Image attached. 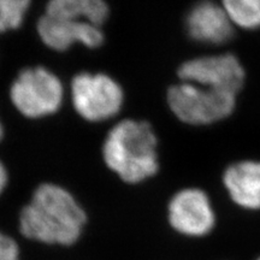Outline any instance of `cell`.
<instances>
[{
    "label": "cell",
    "mask_w": 260,
    "mask_h": 260,
    "mask_svg": "<svg viewBox=\"0 0 260 260\" xmlns=\"http://www.w3.org/2000/svg\"><path fill=\"white\" fill-rule=\"evenodd\" d=\"M187 30L194 40L220 45L232 38L234 24L222 5L204 0L188 14Z\"/></svg>",
    "instance_id": "9c48e42d"
},
{
    "label": "cell",
    "mask_w": 260,
    "mask_h": 260,
    "mask_svg": "<svg viewBox=\"0 0 260 260\" xmlns=\"http://www.w3.org/2000/svg\"><path fill=\"white\" fill-rule=\"evenodd\" d=\"M107 5L104 0H50L47 16L69 21L87 22L99 27L107 17Z\"/></svg>",
    "instance_id": "8fae6325"
},
{
    "label": "cell",
    "mask_w": 260,
    "mask_h": 260,
    "mask_svg": "<svg viewBox=\"0 0 260 260\" xmlns=\"http://www.w3.org/2000/svg\"><path fill=\"white\" fill-rule=\"evenodd\" d=\"M169 222L186 236L201 237L213 230L216 216L205 191L188 188L175 195L169 205Z\"/></svg>",
    "instance_id": "52a82bcc"
},
{
    "label": "cell",
    "mask_w": 260,
    "mask_h": 260,
    "mask_svg": "<svg viewBox=\"0 0 260 260\" xmlns=\"http://www.w3.org/2000/svg\"><path fill=\"white\" fill-rule=\"evenodd\" d=\"M6 182H8V175H6V170L4 165L0 162V193L4 189L6 186Z\"/></svg>",
    "instance_id": "9a60e30c"
},
{
    "label": "cell",
    "mask_w": 260,
    "mask_h": 260,
    "mask_svg": "<svg viewBox=\"0 0 260 260\" xmlns=\"http://www.w3.org/2000/svg\"><path fill=\"white\" fill-rule=\"evenodd\" d=\"M168 103L171 111L182 122L195 125L210 124L233 112L236 94L182 81L169 89Z\"/></svg>",
    "instance_id": "3957f363"
},
{
    "label": "cell",
    "mask_w": 260,
    "mask_h": 260,
    "mask_svg": "<svg viewBox=\"0 0 260 260\" xmlns=\"http://www.w3.org/2000/svg\"><path fill=\"white\" fill-rule=\"evenodd\" d=\"M229 197L246 210L260 209V161L246 160L230 165L223 177Z\"/></svg>",
    "instance_id": "30bf717a"
},
{
    "label": "cell",
    "mask_w": 260,
    "mask_h": 260,
    "mask_svg": "<svg viewBox=\"0 0 260 260\" xmlns=\"http://www.w3.org/2000/svg\"><path fill=\"white\" fill-rule=\"evenodd\" d=\"M103 154L107 167L129 183L144 181L158 171L157 138L146 122L118 123L107 135Z\"/></svg>",
    "instance_id": "7a4b0ae2"
},
{
    "label": "cell",
    "mask_w": 260,
    "mask_h": 260,
    "mask_svg": "<svg viewBox=\"0 0 260 260\" xmlns=\"http://www.w3.org/2000/svg\"><path fill=\"white\" fill-rule=\"evenodd\" d=\"M38 32L44 44L56 51H65L74 44L95 48L104 41L103 32L96 25L47 15L42 16L39 21Z\"/></svg>",
    "instance_id": "ba28073f"
},
{
    "label": "cell",
    "mask_w": 260,
    "mask_h": 260,
    "mask_svg": "<svg viewBox=\"0 0 260 260\" xmlns=\"http://www.w3.org/2000/svg\"><path fill=\"white\" fill-rule=\"evenodd\" d=\"M0 260H18L17 245L3 233H0Z\"/></svg>",
    "instance_id": "5bb4252c"
},
{
    "label": "cell",
    "mask_w": 260,
    "mask_h": 260,
    "mask_svg": "<svg viewBox=\"0 0 260 260\" xmlns=\"http://www.w3.org/2000/svg\"><path fill=\"white\" fill-rule=\"evenodd\" d=\"M222 8L234 25L245 29L260 27V0H222Z\"/></svg>",
    "instance_id": "7c38bea8"
},
{
    "label": "cell",
    "mask_w": 260,
    "mask_h": 260,
    "mask_svg": "<svg viewBox=\"0 0 260 260\" xmlns=\"http://www.w3.org/2000/svg\"><path fill=\"white\" fill-rule=\"evenodd\" d=\"M30 0H0V32L18 28Z\"/></svg>",
    "instance_id": "4fadbf2b"
},
{
    "label": "cell",
    "mask_w": 260,
    "mask_h": 260,
    "mask_svg": "<svg viewBox=\"0 0 260 260\" xmlns=\"http://www.w3.org/2000/svg\"><path fill=\"white\" fill-rule=\"evenodd\" d=\"M84 223L86 214L73 195L51 183L35 190L19 217V228L25 237L64 246L77 241Z\"/></svg>",
    "instance_id": "6da1fadb"
},
{
    "label": "cell",
    "mask_w": 260,
    "mask_h": 260,
    "mask_svg": "<svg viewBox=\"0 0 260 260\" xmlns=\"http://www.w3.org/2000/svg\"><path fill=\"white\" fill-rule=\"evenodd\" d=\"M256 260H260V256H259V258H258V259H256Z\"/></svg>",
    "instance_id": "e0dca14e"
},
{
    "label": "cell",
    "mask_w": 260,
    "mask_h": 260,
    "mask_svg": "<svg viewBox=\"0 0 260 260\" xmlns=\"http://www.w3.org/2000/svg\"><path fill=\"white\" fill-rule=\"evenodd\" d=\"M178 76L183 82L237 94L245 81V70L233 54H218L186 61Z\"/></svg>",
    "instance_id": "8992f818"
},
{
    "label": "cell",
    "mask_w": 260,
    "mask_h": 260,
    "mask_svg": "<svg viewBox=\"0 0 260 260\" xmlns=\"http://www.w3.org/2000/svg\"><path fill=\"white\" fill-rule=\"evenodd\" d=\"M10 95L22 115L40 118L59 109L63 86L56 75L45 68H29L22 71L12 83Z\"/></svg>",
    "instance_id": "277c9868"
},
{
    "label": "cell",
    "mask_w": 260,
    "mask_h": 260,
    "mask_svg": "<svg viewBox=\"0 0 260 260\" xmlns=\"http://www.w3.org/2000/svg\"><path fill=\"white\" fill-rule=\"evenodd\" d=\"M3 136V128H2V124H0V139H2Z\"/></svg>",
    "instance_id": "2e32d148"
},
{
    "label": "cell",
    "mask_w": 260,
    "mask_h": 260,
    "mask_svg": "<svg viewBox=\"0 0 260 260\" xmlns=\"http://www.w3.org/2000/svg\"><path fill=\"white\" fill-rule=\"evenodd\" d=\"M71 98L75 110L90 122L111 118L123 104L121 87L103 74L77 75L71 83Z\"/></svg>",
    "instance_id": "5b68a950"
}]
</instances>
